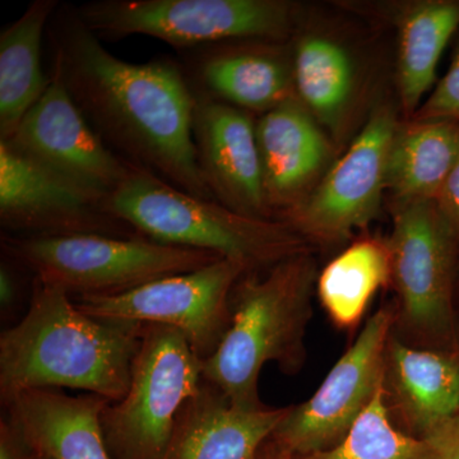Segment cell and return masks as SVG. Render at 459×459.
Wrapping results in <instances>:
<instances>
[{
    "mask_svg": "<svg viewBox=\"0 0 459 459\" xmlns=\"http://www.w3.org/2000/svg\"><path fill=\"white\" fill-rule=\"evenodd\" d=\"M296 98L314 119L337 131L356 87L355 66L342 45L319 35L298 42L292 56Z\"/></svg>",
    "mask_w": 459,
    "mask_h": 459,
    "instance_id": "cb8c5ba5",
    "label": "cell"
},
{
    "mask_svg": "<svg viewBox=\"0 0 459 459\" xmlns=\"http://www.w3.org/2000/svg\"><path fill=\"white\" fill-rule=\"evenodd\" d=\"M395 322V312L386 307L371 316L316 394L298 406H289L268 446L301 458L342 442L385 385L386 346Z\"/></svg>",
    "mask_w": 459,
    "mask_h": 459,
    "instance_id": "9c48e42d",
    "label": "cell"
},
{
    "mask_svg": "<svg viewBox=\"0 0 459 459\" xmlns=\"http://www.w3.org/2000/svg\"><path fill=\"white\" fill-rule=\"evenodd\" d=\"M204 380V361L180 331L144 325L128 392L100 416L111 459L161 458L184 403Z\"/></svg>",
    "mask_w": 459,
    "mask_h": 459,
    "instance_id": "52a82bcc",
    "label": "cell"
},
{
    "mask_svg": "<svg viewBox=\"0 0 459 459\" xmlns=\"http://www.w3.org/2000/svg\"><path fill=\"white\" fill-rule=\"evenodd\" d=\"M74 8L101 40L144 35L181 50L282 41L294 25V5L283 0H96Z\"/></svg>",
    "mask_w": 459,
    "mask_h": 459,
    "instance_id": "8992f818",
    "label": "cell"
},
{
    "mask_svg": "<svg viewBox=\"0 0 459 459\" xmlns=\"http://www.w3.org/2000/svg\"><path fill=\"white\" fill-rule=\"evenodd\" d=\"M299 459H435L427 440L395 428L385 385L340 444Z\"/></svg>",
    "mask_w": 459,
    "mask_h": 459,
    "instance_id": "d4e9b609",
    "label": "cell"
},
{
    "mask_svg": "<svg viewBox=\"0 0 459 459\" xmlns=\"http://www.w3.org/2000/svg\"><path fill=\"white\" fill-rule=\"evenodd\" d=\"M459 155V122L398 126L386 164V189L395 202L437 201Z\"/></svg>",
    "mask_w": 459,
    "mask_h": 459,
    "instance_id": "44dd1931",
    "label": "cell"
},
{
    "mask_svg": "<svg viewBox=\"0 0 459 459\" xmlns=\"http://www.w3.org/2000/svg\"><path fill=\"white\" fill-rule=\"evenodd\" d=\"M4 142L42 170L100 201L108 202L134 168L105 143L51 74L47 92Z\"/></svg>",
    "mask_w": 459,
    "mask_h": 459,
    "instance_id": "7c38bea8",
    "label": "cell"
},
{
    "mask_svg": "<svg viewBox=\"0 0 459 459\" xmlns=\"http://www.w3.org/2000/svg\"><path fill=\"white\" fill-rule=\"evenodd\" d=\"M391 250L397 322L427 349L458 353L455 325V247L435 201L395 202Z\"/></svg>",
    "mask_w": 459,
    "mask_h": 459,
    "instance_id": "ba28073f",
    "label": "cell"
},
{
    "mask_svg": "<svg viewBox=\"0 0 459 459\" xmlns=\"http://www.w3.org/2000/svg\"><path fill=\"white\" fill-rule=\"evenodd\" d=\"M258 459H299L296 457H292V455H285V453H281L276 451V449L272 448L271 446H268L265 443V446H263L261 455H259Z\"/></svg>",
    "mask_w": 459,
    "mask_h": 459,
    "instance_id": "4dcf8cb0",
    "label": "cell"
},
{
    "mask_svg": "<svg viewBox=\"0 0 459 459\" xmlns=\"http://www.w3.org/2000/svg\"><path fill=\"white\" fill-rule=\"evenodd\" d=\"M108 207L141 237L213 253L243 263L249 271L267 270L307 252L304 238L281 220L244 216L137 166L108 199Z\"/></svg>",
    "mask_w": 459,
    "mask_h": 459,
    "instance_id": "277c9868",
    "label": "cell"
},
{
    "mask_svg": "<svg viewBox=\"0 0 459 459\" xmlns=\"http://www.w3.org/2000/svg\"><path fill=\"white\" fill-rule=\"evenodd\" d=\"M143 329L140 323L93 318L65 290L32 277L25 316L0 334L3 406L35 389H80L122 400Z\"/></svg>",
    "mask_w": 459,
    "mask_h": 459,
    "instance_id": "7a4b0ae2",
    "label": "cell"
},
{
    "mask_svg": "<svg viewBox=\"0 0 459 459\" xmlns=\"http://www.w3.org/2000/svg\"><path fill=\"white\" fill-rule=\"evenodd\" d=\"M459 29V0H425L398 18V91L409 117L434 89L443 51Z\"/></svg>",
    "mask_w": 459,
    "mask_h": 459,
    "instance_id": "7402d4cb",
    "label": "cell"
},
{
    "mask_svg": "<svg viewBox=\"0 0 459 459\" xmlns=\"http://www.w3.org/2000/svg\"><path fill=\"white\" fill-rule=\"evenodd\" d=\"M412 122H459V45L448 72L434 87L433 92L422 102L411 117Z\"/></svg>",
    "mask_w": 459,
    "mask_h": 459,
    "instance_id": "484cf974",
    "label": "cell"
},
{
    "mask_svg": "<svg viewBox=\"0 0 459 459\" xmlns=\"http://www.w3.org/2000/svg\"><path fill=\"white\" fill-rule=\"evenodd\" d=\"M29 449V448H27ZM27 459H44V458H41V457H39L38 455H35V453H32L31 451H30L29 449V457H27Z\"/></svg>",
    "mask_w": 459,
    "mask_h": 459,
    "instance_id": "1f68e13d",
    "label": "cell"
},
{
    "mask_svg": "<svg viewBox=\"0 0 459 459\" xmlns=\"http://www.w3.org/2000/svg\"><path fill=\"white\" fill-rule=\"evenodd\" d=\"M59 5L57 0H33L0 33V141L13 134L49 87L42 44Z\"/></svg>",
    "mask_w": 459,
    "mask_h": 459,
    "instance_id": "ffe728a7",
    "label": "cell"
},
{
    "mask_svg": "<svg viewBox=\"0 0 459 459\" xmlns=\"http://www.w3.org/2000/svg\"><path fill=\"white\" fill-rule=\"evenodd\" d=\"M318 276L316 261L304 252L267 270L246 272L235 283L229 331L216 352L204 361L205 382L234 406L265 407L258 385L268 362L279 365L287 376L304 367Z\"/></svg>",
    "mask_w": 459,
    "mask_h": 459,
    "instance_id": "3957f363",
    "label": "cell"
},
{
    "mask_svg": "<svg viewBox=\"0 0 459 459\" xmlns=\"http://www.w3.org/2000/svg\"><path fill=\"white\" fill-rule=\"evenodd\" d=\"M247 270L232 259L175 274L113 296H81L75 305L93 318L169 325L180 331L202 361L216 352L231 323V292Z\"/></svg>",
    "mask_w": 459,
    "mask_h": 459,
    "instance_id": "30bf717a",
    "label": "cell"
},
{
    "mask_svg": "<svg viewBox=\"0 0 459 459\" xmlns=\"http://www.w3.org/2000/svg\"><path fill=\"white\" fill-rule=\"evenodd\" d=\"M95 394L68 395L60 389H35L18 395L5 416L23 442L44 459H111L100 416L108 403Z\"/></svg>",
    "mask_w": 459,
    "mask_h": 459,
    "instance_id": "e0dca14e",
    "label": "cell"
},
{
    "mask_svg": "<svg viewBox=\"0 0 459 459\" xmlns=\"http://www.w3.org/2000/svg\"><path fill=\"white\" fill-rule=\"evenodd\" d=\"M392 282L391 250L377 238L356 241L320 272L316 294L336 327L360 325L371 299Z\"/></svg>",
    "mask_w": 459,
    "mask_h": 459,
    "instance_id": "603a6c76",
    "label": "cell"
},
{
    "mask_svg": "<svg viewBox=\"0 0 459 459\" xmlns=\"http://www.w3.org/2000/svg\"><path fill=\"white\" fill-rule=\"evenodd\" d=\"M458 355H459V352H458Z\"/></svg>",
    "mask_w": 459,
    "mask_h": 459,
    "instance_id": "d6a6232c",
    "label": "cell"
},
{
    "mask_svg": "<svg viewBox=\"0 0 459 459\" xmlns=\"http://www.w3.org/2000/svg\"><path fill=\"white\" fill-rule=\"evenodd\" d=\"M2 250L32 277L60 287L72 299L124 294L222 259L143 237L96 234L26 238L3 232Z\"/></svg>",
    "mask_w": 459,
    "mask_h": 459,
    "instance_id": "5b68a950",
    "label": "cell"
},
{
    "mask_svg": "<svg viewBox=\"0 0 459 459\" xmlns=\"http://www.w3.org/2000/svg\"><path fill=\"white\" fill-rule=\"evenodd\" d=\"M394 108H374L344 155L281 221L307 240L333 246L376 219L386 189L389 150L397 132Z\"/></svg>",
    "mask_w": 459,
    "mask_h": 459,
    "instance_id": "8fae6325",
    "label": "cell"
},
{
    "mask_svg": "<svg viewBox=\"0 0 459 459\" xmlns=\"http://www.w3.org/2000/svg\"><path fill=\"white\" fill-rule=\"evenodd\" d=\"M433 448L435 459H459V415L422 437Z\"/></svg>",
    "mask_w": 459,
    "mask_h": 459,
    "instance_id": "f1b7e54d",
    "label": "cell"
},
{
    "mask_svg": "<svg viewBox=\"0 0 459 459\" xmlns=\"http://www.w3.org/2000/svg\"><path fill=\"white\" fill-rule=\"evenodd\" d=\"M204 48L195 62V95L265 114L295 95L292 62L273 45Z\"/></svg>",
    "mask_w": 459,
    "mask_h": 459,
    "instance_id": "d6986e66",
    "label": "cell"
},
{
    "mask_svg": "<svg viewBox=\"0 0 459 459\" xmlns=\"http://www.w3.org/2000/svg\"><path fill=\"white\" fill-rule=\"evenodd\" d=\"M0 223L13 237H141L108 202L57 179L0 141ZM144 238V237H143Z\"/></svg>",
    "mask_w": 459,
    "mask_h": 459,
    "instance_id": "4fadbf2b",
    "label": "cell"
},
{
    "mask_svg": "<svg viewBox=\"0 0 459 459\" xmlns=\"http://www.w3.org/2000/svg\"><path fill=\"white\" fill-rule=\"evenodd\" d=\"M25 268L16 261L3 255L0 263V307L2 316H9L18 309L22 298L21 272Z\"/></svg>",
    "mask_w": 459,
    "mask_h": 459,
    "instance_id": "4316f807",
    "label": "cell"
},
{
    "mask_svg": "<svg viewBox=\"0 0 459 459\" xmlns=\"http://www.w3.org/2000/svg\"><path fill=\"white\" fill-rule=\"evenodd\" d=\"M386 403L411 434L425 437L459 415L458 353L412 346L392 334L385 353Z\"/></svg>",
    "mask_w": 459,
    "mask_h": 459,
    "instance_id": "ac0fdd59",
    "label": "cell"
},
{
    "mask_svg": "<svg viewBox=\"0 0 459 459\" xmlns=\"http://www.w3.org/2000/svg\"><path fill=\"white\" fill-rule=\"evenodd\" d=\"M27 457H29V449L20 431L7 416H3L0 421V459H27Z\"/></svg>",
    "mask_w": 459,
    "mask_h": 459,
    "instance_id": "f546056e",
    "label": "cell"
},
{
    "mask_svg": "<svg viewBox=\"0 0 459 459\" xmlns=\"http://www.w3.org/2000/svg\"><path fill=\"white\" fill-rule=\"evenodd\" d=\"M47 38L50 74L117 155L189 195L213 199L193 141L197 96L177 62L119 59L72 5H59Z\"/></svg>",
    "mask_w": 459,
    "mask_h": 459,
    "instance_id": "6da1fadb",
    "label": "cell"
},
{
    "mask_svg": "<svg viewBox=\"0 0 459 459\" xmlns=\"http://www.w3.org/2000/svg\"><path fill=\"white\" fill-rule=\"evenodd\" d=\"M435 202L459 241V155Z\"/></svg>",
    "mask_w": 459,
    "mask_h": 459,
    "instance_id": "83f0119b",
    "label": "cell"
},
{
    "mask_svg": "<svg viewBox=\"0 0 459 459\" xmlns=\"http://www.w3.org/2000/svg\"><path fill=\"white\" fill-rule=\"evenodd\" d=\"M287 410L240 409L204 380L184 403L160 459H258Z\"/></svg>",
    "mask_w": 459,
    "mask_h": 459,
    "instance_id": "2e32d148",
    "label": "cell"
},
{
    "mask_svg": "<svg viewBox=\"0 0 459 459\" xmlns=\"http://www.w3.org/2000/svg\"><path fill=\"white\" fill-rule=\"evenodd\" d=\"M195 96L193 141L199 169L214 201L244 216L273 220L252 114Z\"/></svg>",
    "mask_w": 459,
    "mask_h": 459,
    "instance_id": "5bb4252c",
    "label": "cell"
},
{
    "mask_svg": "<svg viewBox=\"0 0 459 459\" xmlns=\"http://www.w3.org/2000/svg\"><path fill=\"white\" fill-rule=\"evenodd\" d=\"M256 140L272 213L300 202L328 171L331 142L296 95L261 115Z\"/></svg>",
    "mask_w": 459,
    "mask_h": 459,
    "instance_id": "9a60e30c",
    "label": "cell"
}]
</instances>
